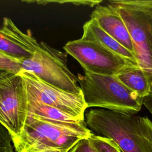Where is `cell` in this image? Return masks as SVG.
Masks as SVG:
<instances>
[{
  "mask_svg": "<svg viewBox=\"0 0 152 152\" xmlns=\"http://www.w3.org/2000/svg\"><path fill=\"white\" fill-rule=\"evenodd\" d=\"M85 121L92 132L112 140L122 152H152V122L148 117L98 109L88 110Z\"/></svg>",
  "mask_w": 152,
  "mask_h": 152,
  "instance_id": "1",
  "label": "cell"
},
{
  "mask_svg": "<svg viewBox=\"0 0 152 152\" xmlns=\"http://www.w3.org/2000/svg\"><path fill=\"white\" fill-rule=\"evenodd\" d=\"M93 134L86 121L56 122L27 115L21 132L12 140L16 152H69Z\"/></svg>",
  "mask_w": 152,
  "mask_h": 152,
  "instance_id": "2",
  "label": "cell"
},
{
  "mask_svg": "<svg viewBox=\"0 0 152 152\" xmlns=\"http://www.w3.org/2000/svg\"><path fill=\"white\" fill-rule=\"evenodd\" d=\"M88 107L134 115L141 109L144 99L138 97L115 76L84 71L78 78Z\"/></svg>",
  "mask_w": 152,
  "mask_h": 152,
  "instance_id": "3",
  "label": "cell"
},
{
  "mask_svg": "<svg viewBox=\"0 0 152 152\" xmlns=\"http://www.w3.org/2000/svg\"><path fill=\"white\" fill-rule=\"evenodd\" d=\"M22 68L52 86L76 95L83 94L78 78L67 66L66 54L45 42H39L33 55L22 61Z\"/></svg>",
  "mask_w": 152,
  "mask_h": 152,
  "instance_id": "4",
  "label": "cell"
},
{
  "mask_svg": "<svg viewBox=\"0 0 152 152\" xmlns=\"http://www.w3.org/2000/svg\"><path fill=\"white\" fill-rule=\"evenodd\" d=\"M28 115V99L23 77L9 74L0 78V122L12 138L21 132Z\"/></svg>",
  "mask_w": 152,
  "mask_h": 152,
  "instance_id": "5",
  "label": "cell"
},
{
  "mask_svg": "<svg viewBox=\"0 0 152 152\" xmlns=\"http://www.w3.org/2000/svg\"><path fill=\"white\" fill-rule=\"evenodd\" d=\"M130 34L138 66L147 77L152 91V11L113 6Z\"/></svg>",
  "mask_w": 152,
  "mask_h": 152,
  "instance_id": "6",
  "label": "cell"
},
{
  "mask_svg": "<svg viewBox=\"0 0 152 152\" xmlns=\"http://www.w3.org/2000/svg\"><path fill=\"white\" fill-rule=\"evenodd\" d=\"M64 49L86 72L115 76L128 66H135L96 42L82 38L68 42Z\"/></svg>",
  "mask_w": 152,
  "mask_h": 152,
  "instance_id": "7",
  "label": "cell"
},
{
  "mask_svg": "<svg viewBox=\"0 0 152 152\" xmlns=\"http://www.w3.org/2000/svg\"><path fill=\"white\" fill-rule=\"evenodd\" d=\"M27 97L57 108L81 120H85L87 106L83 94L76 95L52 86L31 72L23 71Z\"/></svg>",
  "mask_w": 152,
  "mask_h": 152,
  "instance_id": "8",
  "label": "cell"
},
{
  "mask_svg": "<svg viewBox=\"0 0 152 152\" xmlns=\"http://www.w3.org/2000/svg\"><path fill=\"white\" fill-rule=\"evenodd\" d=\"M90 18L94 20L104 31L134 54L133 44L128 30L113 8L109 5H98L91 12Z\"/></svg>",
  "mask_w": 152,
  "mask_h": 152,
  "instance_id": "9",
  "label": "cell"
},
{
  "mask_svg": "<svg viewBox=\"0 0 152 152\" xmlns=\"http://www.w3.org/2000/svg\"><path fill=\"white\" fill-rule=\"evenodd\" d=\"M81 38L95 42L132 64L138 66L134 55L104 31L93 19L90 18L84 24Z\"/></svg>",
  "mask_w": 152,
  "mask_h": 152,
  "instance_id": "10",
  "label": "cell"
},
{
  "mask_svg": "<svg viewBox=\"0 0 152 152\" xmlns=\"http://www.w3.org/2000/svg\"><path fill=\"white\" fill-rule=\"evenodd\" d=\"M115 77L138 97L144 99L151 92L147 77L138 66H130Z\"/></svg>",
  "mask_w": 152,
  "mask_h": 152,
  "instance_id": "11",
  "label": "cell"
},
{
  "mask_svg": "<svg viewBox=\"0 0 152 152\" xmlns=\"http://www.w3.org/2000/svg\"><path fill=\"white\" fill-rule=\"evenodd\" d=\"M28 115L46 121L62 123H80L85 121L57 108L28 98Z\"/></svg>",
  "mask_w": 152,
  "mask_h": 152,
  "instance_id": "12",
  "label": "cell"
},
{
  "mask_svg": "<svg viewBox=\"0 0 152 152\" xmlns=\"http://www.w3.org/2000/svg\"><path fill=\"white\" fill-rule=\"evenodd\" d=\"M0 51L21 61L34 53L17 43L2 27H0Z\"/></svg>",
  "mask_w": 152,
  "mask_h": 152,
  "instance_id": "13",
  "label": "cell"
},
{
  "mask_svg": "<svg viewBox=\"0 0 152 152\" xmlns=\"http://www.w3.org/2000/svg\"><path fill=\"white\" fill-rule=\"evenodd\" d=\"M89 140L97 152H122L119 146L110 138L93 133Z\"/></svg>",
  "mask_w": 152,
  "mask_h": 152,
  "instance_id": "14",
  "label": "cell"
},
{
  "mask_svg": "<svg viewBox=\"0 0 152 152\" xmlns=\"http://www.w3.org/2000/svg\"><path fill=\"white\" fill-rule=\"evenodd\" d=\"M0 69L17 75L23 72L22 61L0 51Z\"/></svg>",
  "mask_w": 152,
  "mask_h": 152,
  "instance_id": "15",
  "label": "cell"
},
{
  "mask_svg": "<svg viewBox=\"0 0 152 152\" xmlns=\"http://www.w3.org/2000/svg\"><path fill=\"white\" fill-rule=\"evenodd\" d=\"M109 3L116 7L152 11V0H110Z\"/></svg>",
  "mask_w": 152,
  "mask_h": 152,
  "instance_id": "16",
  "label": "cell"
},
{
  "mask_svg": "<svg viewBox=\"0 0 152 152\" xmlns=\"http://www.w3.org/2000/svg\"><path fill=\"white\" fill-rule=\"evenodd\" d=\"M12 136L9 131L0 122V152H14Z\"/></svg>",
  "mask_w": 152,
  "mask_h": 152,
  "instance_id": "17",
  "label": "cell"
},
{
  "mask_svg": "<svg viewBox=\"0 0 152 152\" xmlns=\"http://www.w3.org/2000/svg\"><path fill=\"white\" fill-rule=\"evenodd\" d=\"M102 2L101 0H95V1H86V0H79V1H36V2L38 4H42V5H45L50 2H56V3H72L74 5H87L90 7H93L94 6H97L98 5H100V4Z\"/></svg>",
  "mask_w": 152,
  "mask_h": 152,
  "instance_id": "18",
  "label": "cell"
},
{
  "mask_svg": "<svg viewBox=\"0 0 152 152\" xmlns=\"http://www.w3.org/2000/svg\"><path fill=\"white\" fill-rule=\"evenodd\" d=\"M69 152H97L93 147L89 138L81 140Z\"/></svg>",
  "mask_w": 152,
  "mask_h": 152,
  "instance_id": "19",
  "label": "cell"
},
{
  "mask_svg": "<svg viewBox=\"0 0 152 152\" xmlns=\"http://www.w3.org/2000/svg\"><path fill=\"white\" fill-rule=\"evenodd\" d=\"M143 104L152 114V91L144 98Z\"/></svg>",
  "mask_w": 152,
  "mask_h": 152,
  "instance_id": "20",
  "label": "cell"
},
{
  "mask_svg": "<svg viewBox=\"0 0 152 152\" xmlns=\"http://www.w3.org/2000/svg\"><path fill=\"white\" fill-rule=\"evenodd\" d=\"M9 74H11V73H9V72H7L6 71H2V70L0 69V78L3 77H5V75H7Z\"/></svg>",
  "mask_w": 152,
  "mask_h": 152,
  "instance_id": "21",
  "label": "cell"
}]
</instances>
